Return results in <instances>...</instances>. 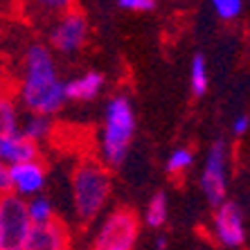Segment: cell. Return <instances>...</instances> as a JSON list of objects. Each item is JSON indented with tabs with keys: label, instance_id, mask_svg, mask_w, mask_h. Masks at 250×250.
<instances>
[{
	"label": "cell",
	"instance_id": "1",
	"mask_svg": "<svg viewBox=\"0 0 250 250\" xmlns=\"http://www.w3.org/2000/svg\"><path fill=\"white\" fill-rule=\"evenodd\" d=\"M57 54L47 43H29L23 54V75L18 83V104L27 113L57 115L68 104Z\"/></svg>",
	"mask_w": 250,
	"mask_h": 250
},
{
	"label": "cell",
	"instance_id": "2",
	"mask_svg": "<svg viewBox=\"0 0 250 250\" xmlns=\"http://www.w3.org/2000/svg\"><path fill=\"white\" fill-rule=\"evenodd\" d=\"M113 196L111 169L102 160H82L70 176V203L79 226H93Z\"/></svg>",
	"mask_w": 250,
	"mask_h": 250
},
{
	"label": "cell",
	"instance_id": "3",
	"mask_svg": "<svg viewBox=\"0 0 250 250\" xmlns=\"http://www.w3.org/2000/svg\"><path fill=\"white\" fill-rule=\"evenodd\" d=\"M138 131V117L131 97L124 93L113 95L104 106L99 126V160L108 169H120L128 158Z\"/></svg>",
	"mask_w": 250,
	"mask_h": 250
},
{
	"label": "cell",
	"instance_id": "4",
	"mask_svg": "<svg viewBox=\"0 0 250 250\" xmlns=\"http://www.w3.org/2000/svg\"><path fill=\"white\" fill-rule=\"evenodd\" d=\"M142 219L135 209L115 208L97 219L90 248L95 250H133L140 241Z\"/></svg>",
	"mask_w": 250,
	"mask_h": 250
},
{
	"label": "cell",
	"instance_id": "5",
	"mask_svg": "<svg viewBox=\"0 0 250 250\" xmlns=\"http://www.w3.org/2000/svg\"><path fill=\"white\" fill-rule=\"evenodd\" d=\"M201 192L209 208L219 205L228 198V183H230V145L226 138H216L208 146L201 165Z\"/></svg>",
	"mask_w": 250,
	"mask_h": 250
},
{
	"label": "cell",
	"instance_id": "6",
	"mask_svg": "<svg viewBox=\"0 0 250 250\" xmlns=\"http://www.w3.org/2000/svg\"><path fill=\"white\" fill-rule=\"evenodd\" d=\"M90 41V23L83 12L70 9L50 21L47 45L59 57H77Z\"/></svg>",
	"mask_w": 250,
	"mask_h": 250
},
{
	"label": "cell",
	"instance_id": "7",
	"mask_svg": "<svg viewBox=\"0 0 250 250\" xmlns=\"http://www.w3.org/2000/svg\"><path fill=\"white\" fill-rule=\"evenodd\" d=\"M32 219L27 214L25 198L16 194L0 196V248L2 250H25Z\"/></svg>",
	"mask_w": 250,
	"mask_h": 250
},
{
	"label": "cell",
	"instance_id": "8",
	"mask_svg": "<svg viewBox=\"0 0 250 250\" xmlns=\"http://www.w3.org/2000/svg\"><path fill=\"white\" fill-rule=\"evenodd\" d=\"M209 232L214 244L221 248H241L248 239V226L241 205L230 198L214 205L209 219Z\"/></svg>",
	"mask_w": 250,
	"mask_h": 250
},
{
	"label": "cell",
	"instance_id": "9",
	"mask_svg": "<svg viewBox=\"0 0 250 250\" xmlns=\"http://www.w3.org/2000/svg\"><path fill=\"white\" fill-rule=\"evenodd\" d=\"M9 174H12V194H16V196L29 198V196H36V194L45 192L47 165L41 160V156L12 165Z\"/></svg>",
	"mask_w": 250,
	"mask_h": 250
},
{
	"label": "cell",
	"instance_id": "10",
	"mask_svg": "<svg viewBox=\"0 0 250 250\" xmlns=\"http://www.w3.org/2000/svg\"><path fill=\"white\" fill-rule=\"evenodd\" d=\"M72 246V230L59 216L43 223H32L25 250H65Z\"/></svg>",
	"mask_w": 250,
	"mask_h": 250
},
{
	"label": "cell",
	"instance_id": "11",
	"mask_svg": "<svg viewBox=\"0 0 250 250\" xmlns=\"http://www.w3.org/2000/svg\"><path fill=\"white\" fill-rule=\"evenodd\" d=\"M65 99L75 102V104H88L95 102L99 95L106 90V75L102 70H83L79 75L70 77L63 82Z\"/></svg>",
	"mask_w": 250,
	"mask_h": 250
},
{
	"label": "cell",
	"instance_id": "12",
	"mask_svg": "<svg viewBox=\"0 0 250 250\" xmlns=\"http://www.w3.org/2000/svg\"><path fill=\"white\" fill-rule=\"evenodd\" d=\"M41 151V146L32 142L27 135H23L21 128L14 131H0V160L7 163L9 167L16 163H23L29 158H36Z\"/></svg>",
	"mask_w": 250,
	"mask_h": 250
},
{
	"label": "cell",
	"instance_id": "13",
	"mask_svg": "<svg viewBox=\"0 0 250 250\" xmlns=\"http://www.w3.org/2000/svg\"><path fill=\"white\" fill-rule=\"evenodd\" d=\"M77 7V0H21V9L29 21L50 23L52 18Z\"/></svg>",
	"mask_w": 250,
	"mask_h": 250
},
{
	"label": "cell",
	"instance_id": "14",
	"mask_svg": "<svg viewBox=\"0 0 250 250\" xmlns=\"http://www.w3.org/2000/svg\"><path fill=\"white\" fill-rule=\"evenodd\" d=\"M21 131L23 135H27L32 142L41 146L43 142L54 135V115H45V113H27L21 117Z\"/></svg>",
	"mask_w": 250,
	"mask_h": 250
},
{
	"label": "cell",
	"instance_id": "15",
	"mask_svg": "<svg viewBox=\"0 0 250 250\" xmlns=\"http://www.w3.org/2000/svg\"><path fill=\"white\" fill-rule=\"evenodd\" d=\"M169 221V196L167 192H156L151 194V198L146 201L145 214H142V226L158 232L163 230Z\"/></svg>",
	"mask_w": 250,
	"mask_h": 250
},
{
	"label": "cell",
	"instance_id": "16",
	"mask_svg": "<svg viewBox=\"0 0 250 250\" xmlns=\"http://www.w3.org/2000/svg\"><path fill=\"white\" fill-rule=\"evenodd\" d=\"M194 165H196V153H194V149L183 145V146H176V149L169 151L167 160H165V171H167L171 178H183V176H187L192 171Z\"/></svg>",
	"mask_w": 250,
	"mask_h": 250
},
{
	"label": "cell",
	"instance_id": "17",
	"mask_svg": "<svg viewBox=\"0 0 250 250\" xmlns=\"http://www.w3.org/2000/svg\"><path fill=\"white\" fill-rule=\"evenodd\" d=\"M209 88V65L203 52H196L189 61V90L194 97H203Z\"/></svg>",
	"mask_w": 250,
	"mask_h": 250
},
{
	"label": "cell",
	"instance_id": "18",
	"mask_svg": "<svg viewBox=\"0 0 250 250\" xmlns=\"http://www.w3.org/2000/svg\"><path fill=\"white\" fill-rule=\"evenodd\" d=\"M25 205H27V214L32 219V223H43L57 216V208H54L52 198L47 196L45 192L25 198Z\"/></svg>",
	"mask_w": 250,
	"mask_h": 250
},
{
	"label": "cell",
	"instance_id": "19",
	"mask_svg": "<svg viewBox=\"0 0 250 250\" xmlns=\"http://www.w3.org/2000/svg\"><path fill=\"white\" fill-rule=\"evenodd\" d=\"M21 104L14 97L0 93V131H14L21 126Z\"/></svg>",
	"mask_w": 250,
	"mask_h": 250
},
{
	"label": "cell",
	"instance_id": "20",
	"mask_svg": "<svg viewBox=\"0 0 250 250\" xmlns=\"http://www.w3.org/2000/svg\"><path fill=\"white\" fill-rule=\"evenodd\" d=\"M209 7H212V12L221 18V21L230 23V21L241 16L244 0H209Z\"/></svg>",
	"mask_w": 250,
	"mask_h": 250
},
{
	"label": "cell",
	"instance_id": "21",
	"mask_svg": "<svg viewBox=\"0 0 250 250\" xmlns=\"http://www.w3.org/2000/svg\"><path fill=\"white\" fill-rule=\"evenodd\" d=\"M158 0H117V7L124 12H133V14H145L156 9Z\"/></svg>",
	"mask_w": 250,
	"mask_h": 250
},
{
	"label": "cell",
	"instance_id": "22",
	"mask_svg": "<svg viewBox=\"0 0 250 250\" xmlns=\"http://www.w3.org/2000/svg\"><path fill=\"white\" fill-rule=\"evenodd\" d=\"M230 131H232L234 138H244V135H248V131H250V115H246V113L237 115L232 120V124H230Z\"/></svg>",
	"mask_w": 250,
	"mask_h": 250
},
{
	"label": "cell",
	"instance_id": "23",
	"mask_svg": "<svg viewBox=\"0 0 250 250\" xmlns=\"http://www.w3.org/2000/svg\"><path fill=\"white\" fill-rule=\"evenodd\" d=\"M12 192V174H9V165L0 160V196Z\"/></svg>",
	"mask_w": 250,
	"mask_h": 250
},
{
	"label": "cell",
	"instance_id": "24",
	"mask_svg": "<svg viewBox=\"0 0 250 250\" xmlns=\"http://www.w3.org/2000/svg\"><path fill=\"white\" fill-rule=\"evenodd\" d=\"M167 246H169V241H167V237H165V234H156V237H153V248L165 250Z\"/></svg>",
	"mask_w": 250,
	"mask_h": 250
},
{
	"label": "cell",
	"instance_id": "25",
	"mask_svg": "<svg viewBox=\"0 0 250 250\" xmlns=\"http://www.w3.org/2000/svg\"><path fill=\"white\" fill-rule=\"evenodd\" d=\"M0 250H2V248H0Z\"/></svg>",
	"mask_w": 250,
	"mask_h": 250
}]
</instances>
